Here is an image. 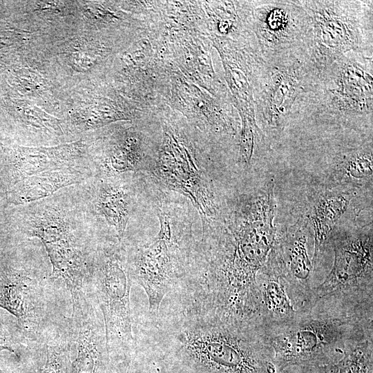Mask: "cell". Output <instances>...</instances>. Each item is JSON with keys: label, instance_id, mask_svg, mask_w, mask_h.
I'll use <instances>...</instances> for the list:
<instances>
[{"label": "cell", "instance_id": "obj_1", "mask_svg": "<svg viewBox=\"0 0 373 373\" xmlns=\"http://www.w3.org/2000/svg\"><path fill=\"white\" fill-rule=\"evenodd\" d=\"M276 209L272 181L230 198L219 222L196 238L186 270L169 292L172 300L258 323L257 276L275 244Z\"/></svg>", "mask_w": 373, "mask_h": 373}, {"label": "cell", "instance_id": "obj_2", "mask_svg": "<svg viewBox=\"0 0 373 373\" xmlns=\"http://www.w3.org/2000/svg\"><path fill=\"white\" fill-rule=\"evenodd\" d=\"M135 338L157 373H280L262 327L212 312L161 305Z\"/></svg>", "mask_w": 373, "mask_h": 373}, {"label": "cell", "instance_id": "obj_3", "mask_svg": "<svg viewBox=\"0 0 373 373\" xmlns=\"http://www.w3.org/2000/svg\"><path fill=\"white\" fill-rule=\"evenodd\" d=\"M20 205L19 229L42 243L52 278L63 283L70 297L84 290L99 245L115 235L95 213L84 183Z\"/></svg>", "mask_w": 373, "mask_h": 373}, {"label": "cell", "instance_id": "obj_4", "mask_svg": "<svg viewBox=\"0 0 373 373\" xmlns=\"http://www.w3.org/2000/svg\"><path fill=\"white\" fill-rule=\"evenodd\" d=\"M372 134L373 53L350 51L323 70L298 124Z\"/></svg>", "mask_w": 373, "mask_h": 373}, {"label": "cell", "instance_id": "obj_5", "mask_svg": "<svg viewBox=\"0 0 373 373\" xmlns=\"http://www.w3.org/2000/svg\"><path fill=\"white\" fill-rule=\"evenodd\" d=\"M329 245L334 262L314 287L310 310L373 325V234L367 226L337 227Z\"/></svg>", "mask_w": 373, "mask_h": 373}, {"label": "cell", "instance_id": "obj_6", "mask_svg": "<svg viewBox=\"0 0 373 373\" xmlns=\"http://www.w3.org/2000/svg\"><path fill=\"white\" fill-rule=\"evenodd\" d=\"M156 200L160 230L148 242L127 246L121 242L133 283L144 290L149 312L158 313L162 303L186 267L196 236L186 210L163 197Z\"/></svg>", "mask_w": 373, "mask_h": 373}, {"label": "cell", "instance_id": "obj_7", "mask_svg": "<svg viewBox=\"0 0 373 373\" xmlns=\"http://www.w3.org/2000/svg\"><path fill=\"white\" fill-rule=\"evenodd\" d=\"M278 372L338 361L350 347L373 340V325L313 310L299 312L290 323L264 331Z\"/></svg>", "mask_w": 373, "mask_h": 373}, {"label": "cell", "instance_id": "obj_8", "mask_svg": "<svg viewBox=\"0 0 373 373\" xmlns=\"http://www.w3.org/2000/svg\"><path fill=\"white\" fill-rule=\"evenodd\" d=\"M318 78L307 51L263 61L254 91V111L272 146L300 121Z\"/></svg>", "mask_w": 373, "mask_h": 373}, {"label": "cell", "instance_id": "obj_9", "mask_svg": "<svg viewBox=\"0 0 373 373\" xmlns=\"http://www.w3.org/2000/svg\"><path fill=\"white\" fill-rule=\"evenodd\" d=\"M132 284L122 242L115 236L105 238L95 252L88 287L102 314L109 355L120 370L133 363L137 356L130 301Z\"/></svg>", "mask_w": 373, "mask_h": 373}, {"label": "cell", "instance_id": "obj_10", "mask_svg": "<svg viewBox=\"0 0 373 373\" xmlns=\"http://www.w3.org/2000/svg\"><path fill=\"white\" fill-rule=\"evenodd\" d=\"M52 267L42 243L26 238L19 264L0 275V307L18 320L28 343L39 345L57 321L51 308Z\"/></svg>", "mask_w": 373, "mask_h": 373}, {"label": "cell", "instance_id": "obj_11", "mask_svg": "<svg viewBox=\"0 0 373 373\" xmlns=\"http://www.w3.org/2000/svg\"><path fill=\"white\" fill-rule=\"evenodd\" d=\"M296 1L311 19L309 55L318 75L350 51L373 53V1Z\"/></svg>", "mask_w": 373, "mask_h": 373}, {"label": "cell", "instance_id": "obj_12", "mask_svg": "<svg viewBox=\"0 0 373 373\" xmlns=\"http://www.w3.org/2000/svg\"><path fill=\"white\" fill-rule=\"evenodd\" d=\"M145 171L161 186L187 198L198 211L202 231L221 219L229 199L221 195L213 169L172 136Z\"/></svg>", "mask_w": 373, "mask_h": 373}, {"label": "cell", "instance_id": "obj_13", "mask_svg": "<svg viewBox=\"0 0 373 373\" xmlns=\"http://www.w3.org/2000/svg\"><path fill=\"white\" fill-rule=\"evenodd\" d=\"M12 171L17 204L46 198L96 175L92 158L77 146L21 151L15 157Z\"/></svg>", "mask_w": 373, "mask_h": 373}, {"label": "cell", "instance_id": "obj_14", "mask_svg": "<svg viewBox=\"0 0 373 373\" xmlns=\"http://www.w3.org/2000/svg\"><path fill=\"white\" fill-rule=\"evenodd\" d=\"M254 46L264 61L307 51L312 28L296 1H256L252 12Z\"/></svg>", "mask_w": 373, "mask_h": 373}, {"label": "cell", "instance_id": "obj_15", "mask_svg": "<svg viewBox=\"0 0 373 373\" xmlns=\"http://www.w3.org/2000/svg\"><path fill=\"white\" fill-rule=\"evenodd\" d=\"M72 351L70 373H119L108 353L102 314L86 289L70 298Z\"/></svg>", "mask_w": 373, "mask_h": 373}, {"label": "cell", "instance_id": "obj_16", "mask_svg": "<svg viewBox=\"0 0 373 373\" xmlns=\"http://www.w3.org/2000/svg\"><path fill=\"white\" fill-rule=\"evenodd\" d=\"M307 218H300L292 226L277 232L269 258L282 278L287 294L299 312L310 310L314 274L309 258V236L312 233Z\"/></svg>", "mask_w": 373, "mask_h": 373}, {"label": "cell", "instance_id": "obj_17", "mask_svg": "<svg viewBox=\"0 0 373 373\" xmlns=\"http://www.w3.org/2000/svg\"><path fill=\"white\" fill-rule=\"evenodd\" d=\"M135 173L95 175L84 183L89 202L98 217L121 242L137 201Z\"/></svg>", "mask_w": 373, "mask_h": 373}, {"label": "cell", "instance_id": "obj_18", "mask_svg": "<svg viewBox=\"0 0 373 373\" xmlns=\"http://www.w3.org/2000/svg\"><path fill=\"white\" fill-rule=\"evenodd\" d=\"M361 188L352 186H323L313 195L307 220L314 239L312 263L314 273L330 246L331 236L348 211Z\"/></svg>", "mask_w": 373, "mask_h": 373}, {"label": "cell", "instance_id": "obj_19", "mask_svg": "<svg viewBox=\"0 0 373 373\" xmlns=\"http://www.w3.org/2000/svg\"><path fill=\"white\" fill-rule=\"evenodd\" d=\"M372 134L361 135L354 142L341 143L332 157L325 186L372 188Z\"/></svg>", "mask_w": 373, "mask_h": 373}, {"label": "cell", "instance_id": "obj_20", "mask_svg": "<svg viewBox=\"0 0 373 373\" xmlns=\"http://www.w3.org/2000/svg\"><path fill=\"white\" fill-rule=\"evenodd\" d=\"M260 305L258 322L263 331L292 321L298 315L274 264L267 259L257 276Z\"/></svg>", "mask_w": 373, "mask_h": 373}, {"label": "cell", "instance_id": "obj_21", "mask_svg": "<svg viewBox=\"0 0 373 373\" xmlns=\"http://www.w3.org/2000/svg\"><path fill=\"white\" fill-rule=\"evenodd\" d=\"M42 361L36 373H70L72 341L70 320L57 321L40 343Z\"/></svg>", "mask_w": 373, "mask_h": 373}, {"label": "cell", "instance_id": "obj_22", "mask_svg": "<svg viewBox=\"0 0 373 373\" xmlns=\"http://www.w3.org/2000/svg\"><path fill=\"white\" fill-rule=\"evenodd\" d=\"M297 367L298 373H373V340H365L350 347L336 362Z\"/></svg>", "mask_w": 373, "mask_h": 373}, {"label": "cell", "instance_id": "obj_23", "mask_svg": "<svg viewBox=\"0 0 373 373\" xmlns=\"http://www.w3.org/2000/svg\"><path fill=\"white\" fill-rule=\"evenodd\" d=\"M133 364L134 363L131 364L126 367L124 368L119 372V373H134L135 368Z\"/></svg>", "mask_w": 373, "mask_h": 373}, {"label": "cell", "instance_id": "obj_24", "mask_svg": "<svg viewBox=\"0 0 373 373\" xmlns=\"http://www.w3.org/2000/svg\"><path fill=\"white\" fill-rule=\"evenodd\" d=\"M280 373H285V372L283 371V372H280Z\"/></svg>", "mask_w": 373, "mask_h": 373}]
</instances>
